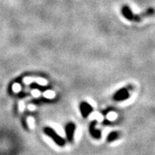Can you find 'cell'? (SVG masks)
I'll list each match as a JSON object with an SVG mask.
<instances>
[{"instance_id": "ba28073f", "label": "cell", "mask_w": 155, "mask_h": 155, "mask_svg": "<svg viewBox=\"0 0 155 155\" xmlns=\"http://www.w3.org/2000/svg\"><path fill=\"white\" fill-rule=\"evenodd\" d=\"M30 88L36 89V90H39V91H41V92H45V91H47L49 90V88H48V87L42 86H40V85H39L38 83H31V84L30 85Z\"/></svg>"}, {"instance_id": "8992f818", "label": "cell", "mask_w": 155, "mask_h": 155, "mask_svg": "<svg viewBox=\"0 0 155 155\" xmlns=\"http://www.w3.org/2000/svg\"><path fill=\"white\" fill-rule=\"evenodd\" d=\"M76 130V125L73 122H69L65 126V133H66L67 139L69 143H73V136H74V132Z\"/></svg>"}, {"instance_id": "3957f363", "label": "cell", "mask_w": 155, "mask_h": 155, "mask_svg": "<svg viewBox=\"0 0 155 155\" xmlns=\"http://www.w3.org/2000/svg\"><path fill=\"white\" fill-rule=\"evenodd\" d=\"M129 89L128 87L120 89L114 95V100L116 101H122L129 98Z\"/></svg>"}, {"instance_id": "277c9868", "label": "cell", "mask_w": 155, "mask_h": 155, "mask_svg": "<svg viewBox=\"0 0 155 155\" xmlns=\"http://www.w3.org/2000/svg\"><path fill=\"white\" fill-rule=\"evenodd\" d=\"M97 120H94L91 122L89 124V132H90L91 136H92L95 139H100L101 136H102V133H101L100 130L97 129L96 128Z\"/></svg>"}, {"instance_id": "6da1fadb", "label": "cell", "mask_w": 155, "mask_h": 155, "mask_svg": "<svg viewBox=\"0 0 155 155\" xmlns=\"http://www.w3.org/2000/svg\"><path fill=\"white\" fill-rule=\"evenodd\" d=\"M43 132L45 135H47L48 137H50L51 139H53V141L55 143L58 145L59 146H64L65 145V140L63 139L62 137L58 135V133L55 132L54 130L52 128H50V127H46L43 129Z\"/></svg>"}, {"instance_id": "7a4b0ae2", "label": "cell", "mask_w": 155, "mask_h": 155, "mask_svg": "<svg viewBox=\"0 0 155 155\" xmlns=\"http://www.w3.org/2000/svg\"><path fill=\"white\" fill-rule=\"evenodd\" d=\"M122 15L128 21H134V22H140L141 19V15H136L132 13V10L128 6L124 5L121 9Z\"/></svg>"}, {"instance_id": "52a82bcc", "label": "cell", "mask_w": 155, "mask_h": 155, "mask_svg": "<svg viewBox=\"0 0 155 155\" xmlns=\"http://www.w3.org/2000/svg\"><path fill=\"white\" fill-rule=\"evenodd\" d=\"M119 138V132H111L107 136V142L108 143H112L115 141Z\"/></svg>"}, {"instance_id": "5b68a950", "label": "cell", "mask_w": 155, "mask_h": 155, "mask_svg": "<svg viewBox=\"0 0 155 155\" xmlns=\"http://www.w3.org/2000/svg\"><path fill=\"white\" fill-rule=\"evenodd\" d=\"M80 111L84 118H87L93 112L92 106L86 101H83L80 104Z\"/></svg>"}]
</instances>
